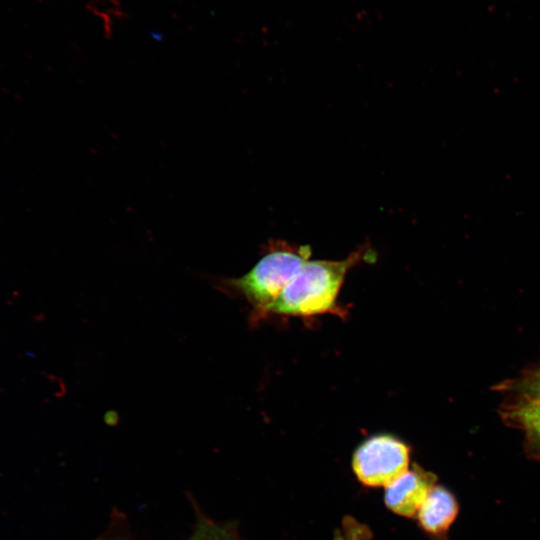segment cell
Returning a JSON list of instances; mask_svg holds the SVG:
<instances>
[{"label": "cell", "mask_w": 540, "mask_h": 540, "mask_svg": "<svg viewBox=\"0 0 540 540\" xmlns=\"http://www.w3.org/2000/svg\"><path fill=\"white\" fill-rule=\"evenodd\" d=\"M375 258V252L363 245L342 260H308L283 289L269 315L344 317L346 312L337 299L346 274L352 267Z\"/></svg>", "instance_id": "obj_1"}, {"label": "cell", "mask_w": 540, "mask_h": 540, "mask_svg": "<svg viewBox=\"0 0 540 540\" xmlns=\"http://www.w3.org/2000/svg\"><path fill=\"white\" fill-rule=\"evenodd\" d=\"M309 245H294L274 240L260 260L243 276L226 279L224 285L241 295L252 308V320L258 322L270 309L286 285L310 260Z\"/></svg>", "instance_id": "obj_2"}, {"label": "cell", "mask_w": 540, "mask_h": 540, "mask_svg": "<svg viewBox=\"0 0 540 540\" xmlns=\"http://www.w3.org/2000/svg\"><path fill=\"white\" fill-rule=\"evenodd\" d=\"M410 451L409 445L395 435L375 434L356 448L352 469L362 484L386 487L409 469Z\"/></svg>", "instance_id": "obj_3"}, {"label": "cell", "mask_w": 540, "mask_h": 540, "mask_svg": "<svg viewBox=\"0 0 540 540\" xmlns=\"http://www.w3.org/2000/svg\"><path fill=\"white\" fill-rule=\"evenodd\" d=\"M434 483L433 474L414 466L385 487V504L397 515L414 516Z\"/></svg>", "instance_id": "obj_4"}, {"label": "cell", "mask_w": 540, "mask_h": 540, "mask_svg": "<svg viewBox=\"0 0 540 540\" xmlns=\"http://www.w3.org/2000/svg\"><path fill=\"white\" fill-rule=\"evenodd\" d=\"M458 511V502L451 491L441 485H434L420 506L417 517L425 532L443 535L456 519Z\"/></svg>", "instance_id": "obj_5"}, {"label": "cell", "mask_w": 540, "mask_h": 540, "mask_svg": "<svg viewBox=\"0 0 540 540\" xmlns=\"http://www.w3.org/2000/svg\"><path fill=\"white\" fill-rule=\"evenodd\" d=\"M502 414L508 422L525 430L533 440L540 439V399L510 398Z\"/></svg>", "instance_id": "obj_6"}, {"label": "cell", "mask_w": 540, "mask_h": 540, "mask_svg": "<svg viewBox=\"0 0 540 540\" xmlns=\"http://www.w3.org/2000/svg\"><path fill=\"white\" fill-rule=\"evenodd\" d=\"M500 387L513 399H540V364Z\"/></svg>", "instance_id": "obj_7"}, {"label": "cell", "mask_w": 540, "mask_h": 540, "mask_svg": "<svg viewBox=\"0 0 540 540\" xmlns=\"http://www.w3.org/2000/svg\"><path fill=\"white\" fill-rule=\"evenodd\" d=\"M113 540H126L115 538ZM188 540H238L235 529L230 524H218L199 517L193 534Z\"/></svg>", "instance_id": "obj_8"}, {"label": "cell", "mask_w": 540, "mask_h": 540, "mask_svg": "<svg viewBox=\"0 0 540 540\" xmlns=\"http://www.w3.org/2000/svg\"><path fill=\"white\" fill-rule=\"evenodd\" d=\"M535 441H536L538 444H540V439H536Z\"/></svg>", "instance_id": "obj_9"}]
</instances>
